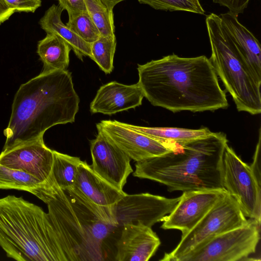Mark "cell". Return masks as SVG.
Here are the masks:
<instances>
[{"mask_svg":"<svg viewBox=\"0 0 261 261\" xmlns=\"http://www.w3.org/2000/svg\"><path fill=\"white\" fill-rule=\"evenodd\" d=\"M137 70L144 97L154 106L173 113L228 107L214 66L205 56L185 58L173 54L138 64Z\"/></svg>","mask_w":261,"mask_h":261,"instance_id":"1","label":"cell"},{"mask_svg":"<svg viewBox=\"0 0 261 261\" xmlns=\"http://www.w3.org/2000/svg\"><path fill=\"white\" fill-rule=\"evenodd\" d=\"M31 193L47 204L67 261L107 259L106 240L117 228L107 211L92 204L74 187L61 189L51 173Z\"/></svg>","mask_w":261,"mask_h":261,"instance_id":"2","label":"cell"},{"mask_svg":"<svg viewBox=\"0 0 261 261\" xmlns=\"http://www.w3.org/2000/svg\"><path fill=\"white\" fill-rule=\"evenodd\" d=\"M80 98L67 70L41 72L15 94L3 149L43 137L57 125L74 122Z\"/></svg>","mask_w":261,"mask_h":261,"instance_id":"3","label":"cell"},{"mask_svg":"<svg viewBox=\"0 0 261 261\" xmlns=\"http://www.w3.org/2000/svg\"><path fill=\"white\" fill-rule=\"evenodd\" d=\"M227 142L225 134L213 132L205 137L176 143L163 155L137 162L133 176L163 184L169 192L225 190L221 164Z\"/></svg>","mask_w":261,"mask_h":261,"instance_id":"4","label":"cell"},{"mask_svg":"<svg viewBox=\"0 0 261 261\" xmlns=\"http://www.w3.org/2000/svg\"><path fill=\"white\" fill-rule=\"evenodd\" d=\"M0 246L18 261H67L47 213L22 197L0 198Z\"/></svg>","mask_w":261,"mask_h":261,"instance_id":"5","label":"cell"},{"mask_svg":"<svg viewBox=\"0 0 261 261\" xmlns=\"http://www.w3.org/2000/svg\"><path fill=\"white\" fill-rule=\"evenodd\" d=\"M210 40L209 59L216 72L230 93L238 111L256 115L261 112L260 86L234 45L219 15L206 16Z\"/></svg>","mask_w":261,"mask_h":261,"instance_id":"6","label":"cell"},{"mask_svg":"<svg viewBox=\"0 0 261 261\" xmlns=\"http://www.w3.org/2000/svg\"><path fill=\"white\" fill-rule=\"evenodd\" d=\"M247 219L236 199L229 194L220 199L162 261H177L215 237L244 225Z\"/></svg>","mask_w":261,"mask_h":261,"instance_id":"7","label":"cell"},{"mask_svg":"<svg viewBox=\"0 0 261 261\" xmlns=\"http://www.w3.org/2000/svg\"><path fill=\"white\" fill-rule=\"evenodd\" d=\"M260 223L249 219L243 226L220 234L177 261H237L255 252Z\"/></svg>","mask_w":261,"mask_h":261,"instance_id":"8","label":"cell"},{"mask_svg":"<svg viewBox=\"0 0 261 261\" xmlns=\"http://www.w3.org/2000/svg\"><path fill=\"white\" fill-rule=\"evenodd\" d=\"M221 170L224 189L236 199L246 217L260 223V184L250 166L228 144L224 148Z\"/></svg>","mask_w":261,"mask_h":261,"instance_id":"9","label":"cell"},{"mask_svg":"<svg viewBox=\"0 0 261 261\" xmlns=\"http://www.w3.org/2000/svg\"><path fill=\"white\" fill-rule=\"evenodd\" d=\"M179 197L168 198L150 193L126 194L112 208V217L116 227L140 222L151 227L162 221L174 208Z\"/></svg>","mask_w":261,"mask_h":261,"instance_id":"10","label":"cell"},{"mask_svg":"<svg viewBox=\"0 0 261 261\" xmlns=\"http://www.w3.org/2000/svg\"><path fill=\"white\" fill-rule=\"evenodd\" d=\"M96 127L136 162L163 155L176 143L154 139L116 120H102Z\"/></svg>","mask_w":261,"mask_h":261,"instance_id":"11","label":"cell"},{"mask_svg":"<svg viewBox=\"0 0 261 261\" xmlns=\"http://www.w3.org/2000/svg\"><path fill=\"white\" fill-rule=\"evenodd\" d=\"M227 193L224 189L183 192L174 208L163 219L161 227L180 230L184 237Z\"/></svg>","mask_w":261,"mask_h":261,"instance_id":"12","label":"cell"},{"mask_svg":"<svg viewBox=\"0 0 261 261\" xmlns=\"http://www.w3.org/2000/svg\"><path fill=\"white\" fill-rule=\"evenodd\" d=\"M54 162L53 150L43 137L3 149L0 164L28 173L44 182L49 177Z\"/></svg>","mask_w":261,"mask_h":261,"instance_id":"13","label":"cell"},{"mask_svg":"<svg viewBox=\"0 0 261 261\" xmlns=\"http://www.w3.org/2000/svg\"><path fill=\"white\" fill-rule=\"evenodd\" d=\"M90 142L93 170L117 189L122 191L133 171L130 159L100 130Z\"/></svg>","mask_w":261,"mask_h":261,"instance_id":"14","label":"cell"},{"mask_svg":"<svg viewBox=\"0 0 261 261\" xmlns=\"http://www.w3.org/2000/svg\"><path fill=\"white\" fill-rule=\"evenodd\" d=\"M116 241L115 260L147 261L155 253L161 241L151 227L140 222L124 225Z\"/></svg>","mask_w":261,"mask_h":261,"instance_id":"15","label":"cell"},{"mask_svg":"<svg viewBox=\"0 0 261 261\" xmlns=\"http://www.w3.org/2000/svg\"><path fill=\"white\" fill-rule=\"evenodd\" d=\"M143 98L138 83L127 85L113 81L99 88L90 110L93 114L111 115L141 105Z\"/></svg>","mask_w":261,"mask_h":261,"instance_id":"16","label":"cell"},{"mask_svg":"<svg viewBox=\"0 0 261 261\" xmlns=\"http://www.w3.org/2000/svg\"><path fill=\"white\" fill-rule=\"evenodd\" d=\"M73 187L86 200L111 216L113 206L126 194L97 175L86 161H81L79 165Z\"/></svg>","mask_w":261,"mask_h":261,"instance_id":"17","label":"cell"},{"mask_svg":"<svg viewBox=\"0 0 261 261\" xmlns=\"http://www.w3.org/2000/svg\"><path fill=\"white\" fill-rule=\"evenodd\" d=\"M219 16L224 29L254 78L261 84V47L258 40L239 22L238 15L228 11Z\"/></svg>","mask_w":261,"mask_h":261,"instance_id":"18","label":"cell"},{"mask_svg":"<svg viewBox=\"0 0 261 261\" xmlns=\"http://www.w3.org/2000/svg\"><path fill=\"white\" fill-rule=\"evenodd\" d=\"M63 10L60 5H51L39 20L41 28L46 34H56L63 38L81 60L83 61L85 56L91 59V44L83 40L62 22L61 14Z\"/></svg>","mask_w":261,"mask_h":261,"instance_id":"19","label":"cell"},{"mask_svg":"<svg viewBox=\"0 0 261 261\" xmlns=\"http://www.w3.org/2000/svg\"><path fill=\"white\" fill-rule=\"evenodd\" d=\"M71 49L68 43L59 35L47 33L37 44V53L43 65L41 72L66 70Z\"/></svg>","mask_w":261,"mask_h":261,"instance_id":"20","label":"cell"},{"mask_svg":"<svg viewBox=\"0 0 261 261\" xmlns=\"http://www.w3.org/2000/svg\"><path fill=\"white\" fill-rule=\"evenodd\" d=\"M130 128L164 142L184 143L208 136L212 134L207 127L189 129L178 127H145L125 123Z\"/></svg>","mask_w":261,"mask_h":261,"instance_id":"21","label":"cell"},{"mask_svg":"<svg viewBox=\"0 0 261 261\" xmlns=\"http://www.w3.org/2000/svg\"><path fill=\"white\" fill-rule=\"evenodd\" d=\"M53 153L51 174L56 182L62 189L73 187L78 168L81 162L80 158L55 150H53Z\"/></svg>","mask_w":261,"mask_h":261,"instance_id":"22","label":"cell"},{"mask_svg":"<svg viewBox=\"0 0 261 261\" xmlns=\"http://www.w3.org/2000/svg\"><path fill=\"white\" fill-rule=\"evenodd\" d=\"M42 183L28 173L0 164V189H15L31 193Z\"/></svg>","mask_w":261,"mask_h":261,"instance_id":"23","label":"cell"},{"mask_svg":"<svg viewBox=\"0 0 261 261\" xmlns=\"http://www.w3.org/2000/svg\"><path fill=\"white\" fill-rule=\"evenodd\" d=\"M86 9L101 36L114 37L115 27L113 11L101 0H84Z\"/></svg>","mask_w":261,"mask_h":261,"instance_id":"24","label":"cell"},{"mask_svg":"<svg viewBox=\"0 0 261 261\" xmlns=\"http://www.w3.org/2000/svg\"><path fill=\"white\" fill-rule=\"evenodd\" d=\"M116 47V37H100L91 44V59L106 73L113 70V60Z\"/></svg>","mask_w":261,"mask_h":261,"instance_id":"25","label":"cell"},{"mask_svg":"<svg viewBox=\"0 0 261 261\" xmlns=\"http://www.w3.org/2000/svg\"><path fill=\"white\" fill-rule=\"evenodd\" d=\"M66 24L81 38L90 44L101 36L87 12L69 18Z\"/></svg>","mask_w":261,"mask_h":261,"instance_id":"26","label":"cell"},{"mask_svg":"<svg viewBox=\"0 0 261 261\" xmlns=\"http://www.w3.org/2000/svg\"><path fill=\"white\" fill-rule=\"evenodd\" d=\"M141 4L150 6L156 10L182 11L203 14L204 10L199 0H138Z\"/></svg>","mask_w":261,"mask_h":261,"instance_id":"27","label":"cell"},{"mask_svg":"<svg viewBox=\"0 0 261 261\" xmlns=\"http://www.w3.org/2000/svg\"><path fill=\"white\" fill-rule=\"evenodd\" d=\"M12 9L17 12H32L41 6V0H5Z\"/></svg>","mask_w":261,"mask_h":261,"instance_id":"28","label":"cell"},{"mask_svg":"<svg viewBox=\"0 0 261 261\" xmlns=\"http://www.w3.org/2000/svg\"><path fill=\"white\" fill-rule=\"evenodd\" d=\"M59 5L67 11L69 18L87 12L84 0H58Z\"/></svg>","mask_w":261,"mask_h":261,"instance_id":"29","label":"cell"},{"mask_svg":"<svg viewBox=\"0 0 261 261\" xmlns=\"http://www.w3.org/2000/svg\"><path fill=\"white\" fill-rule=\"evenodd\" d=\"M250 0H213L215 3L225 6L229 12L238 15L243 13L247 7Z\"/></svg>","mask_w":261,"mask_h":261,"instance_id":"30","label":"cell"},{"mask_svg":"<svg viewBox=\"0 0 261 261\" xmlns=\"http://www.w3.org/2000/svg\"><path fill=\"white\" fill-rule=\"evenodd\" d=\"M261 146V132L259 129L258 140L256 145L253 161L250 166L257 181L260 184V156Z\"/></svg>","mask_w":261,"mask_h":261,"instance_id":"31","label":"cell"},{"mask_svg":"<svg viewBox=\"0 0 261 261\" xmlns=\"http://www.w3.org/2000/svg\"><path fill=\"white\" fill-rule=\"evenodd\" d=\"M15 12L5 0H0V24L9 19Z\"/></svg>","mask_w":261,"mask_h":261,"instance_id":"32","label":"cell"},{"mask_svg":"<svg viewBox=\"0 0 261 261\" xmlns=\"http://www.w3.org/2000/svg\"><path fill=\"white\" fill-rule=\"evenodd\" d=\"M110 10L113 11L114 7L119 3L124 0H101Z\"/></svg>","mask_w":261,"mask_h":261,"instance_id":"33","label":"cell"}]
</instances>
